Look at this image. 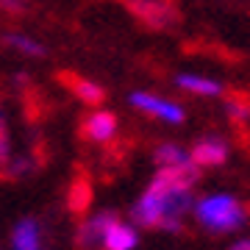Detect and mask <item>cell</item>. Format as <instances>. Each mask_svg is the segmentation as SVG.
I'll return each mask as SVG.
<instances>
[{
    "mask_svg": "<svg viewBox=\"0 0 250 250\" xmlns=\"http://www.w3.org/2000/svg\"><path fill=\"white\" fill-rule=\"evenodd\" d=\"M195 175L175 170H156L145 192L131 206V220L139 228L178 233L195 206Z\"/></svg>",
    "mask_w": 250,
    "mask_h": 250,
    "instance_id": "cell-1",
    "label": "cell"
},
{
    "mask_svg": "<svg viewBox=\"0 0 250 250\" xmlns=\"http://www.w3.org/2000/svg\"><path fill=\"white\" fill-rule=\"evenodd\" d=\"M192 214L197 225L208 233H231L248 223V206L228 192H208L203 197H195Z\"/></svg>",
    "mask_w": 250,
    "mask_h": 250,
    "instance_id": "cell-2",
    "label": "cell"
},
{
    "mask_svg": "<svg viewBox=\"0 0 250 250\" xmlns=\"http://www.w3.org/2000/svg\"><path fill=\"white\" fill-rule=\"evenodd\" d=\"M128 103H131V108H136L139 114L153 117V120H159V123H164V125H181L187 120V108L181 106L178 100L164 98L159 92L134 89L128 95Z\"/></svg>",
    "mask_w": 250,
    "mask_h": 250,
    "instance_id": "cell-3",
    "label": "cell"
},
{
    "mask_svg": "<svg viewBox=\"0 0 250 250\" xmlns=\"http://www.w3.org/2000/svg\"><path fill=\"white\" fill-rule=\"evenodd\" d=\"M81 134L92 145H108L114 142L117 134H120V123H117V117L108 108H92L89 114L83 117V123H81Z\"/></svg>",
    "mask_w": 250,
    "mask_h": 250,
    "instance_id": "cell-4",
    "label": "cell"
},
{
    "mask_svg": "<svg viewBox=\"0 0 250 250\" xmlns=\"http://www.w3.org/2000/svg\"><path fill=\"white\" fill-rule=\"evenodd\" d=\"M153 161H156V170H175V172H187V175L200 178V167L195 164L189 147H184L178 142H161L153 150Z\"/></svg>",
    "mask_w": 250,
    "mask_h": 250,
    "instance_id": "cell-5",
    "label": "cell"
},
{
    "mask_svg": "<svg viewBox=\"0 0 250 250\" xmlns=\"http://www.w3.org/2000/svg\"><path fill=\"white\" fill-rule=\"evenodd\" d=\"M125 3H128L131 14L147 28L161 31V28H170L175 22V9L167 0H125Z\"/></svg>",
    "mask_w": 250,
    "mask_h": 250,
    "instance_id": "cell-6",
    "label": "cell"
},
{
    "mask_svg": "<svg viewBox=\"0 0 250 250\" xmlns=\"http://www.w3.org/2000/svg\"><path fill=\"white\" fill-rule=\"evenodd\" d=\"M189 153H192V159H195V164L200 170H211V167H223L225 161H228L231 145L225 142L223 136L208 134V136H200V139L189 147Z\"/></svg>",
    "mask_w": 250,
    "mask_h": 250,
    "instance_id": "cell-7",
    "label": "cell"
},
{
    "mask_svg": "<svg viewBox=\"0 0 250 250\" xmlns=\"http://www.w3.org/2000/svg\"><path fill=\"white\" fill-rule=\"evenodd\" d=\"M103 250H136L139 248V225L134 220H120L114 217L103 236Z\"/></svg>",
    "mask_w": 250,
    "mask_h": 250,
    "instance_id": "cell-8",
    "label": "cell"
},
{
    "mask_svg": "<svg viewBox=\"0 0 250 250\" xmlns=\"http://www.w3.org/2000/svg\"><path fill=\"white\" fill-rule=\"evenodd\" d=\"M175 86L187 95H195V98H220L223 95V83L211 75H203V72H178L175 75Z\"/></svg>",
    "mask_w": 250,
    "mask_h": 250,
    "instance_id": "cell-9",
    "label": "cell"
},
{
    "mask_svg": "<svg viewBox=\"0 0 250 250\" xmlns=\"http://www.w3.org/2000/svg\"><path fill=\"white\" fill-rule=\"evenodd\" d=\"M11 250H45V233L36 217H22L11 231Z\"/></svg>",
    "mask_w": 250,
    "mask_h": 250,
    "instance_id": "cell-10",
    "label": "cell"
},
{
    "mask_svg": "<svg viewBox=\"0 0 250 250\" xmlns=\"http://www.w3.org/2000/svg\"><path fill=\"white\" fill-rule=\"evenodd\" d=\"M114 217H117L114 211H98V214L86 217L78 225V233H75V239H78L81 248H100L103 245V236H106V228L111 225Z\"/></svg>",
    "mask_w": 250,
    "mask_h": 250,
    "instance_id": "cell-11",
    "label": "cell"
},
{
    "mask_svg": "<svg viewBox=\"0 0 250 250\" xmlns=\"http://www.w3.org/2000/svg\"><path fill=\"white\" fill-rule=\"evenodd\" d=\"M3 45L9 47L11 53L22 56V59H42L47 56V47L31 34H22V31H9L3 34Z\"/></svg>",
    "mask_w": 250,
    "mask_h": 250,
    "instance_id": "cell-12",
    "label": "cell"
},
{
    "mask_svg": "<svg viewBox=\"0 0 250 250\" xmlns=\"http://www.w3.org/2000/svg\"><path fill=\"white\" fill-rule=\"evenodd\" d=\"M70 92L75 98L83 103V106H100L103 100H106V89H103V83H98L95 78H83V75H75L70 78Z\"/></svg>",
    "mask_w": 250,
    "mask_h": 250,
    "instance_id": "cell-13",
    "label": "cell"
},
{
    "mask_svg": "<svg viewBox=\"0 0 250 250\" xmlns=\"http://www.w3.org/2000/svg\"><path fill=\"white\" fill-rule=\"evenodd\" d=\"M34 170H36L34 156H20V153H14L11 161L3 167V175H9V178H25V175H31Z\"/></svg>",
    "mask_w": 250,
    "mask_h": 250,
    "instance_id": "cell-14",
    "label": "cell"
},
{
    "mask_svg": "<svg viewBox=\"0 0 250 250\" xmlns=\"http://www.w3.org/2000/svg\"><path fill=\"white\" fill-rule=\"evenodd\" d=\"M14 156V145H11V125H9V117L0 106V170L6 167Z\"/></svg>",
    "mask_w": 250,
    "mask_h": 250,
    "instance_id": "cell-15",
    "label": "cell"
},
{
    "mask_svg": "<svg viewBox=\"0 0 250 250\" xmlns=\"http://www.w3.org/2000/svg\"><path fill=\"white\" fill-rule=\"evenodd\" d=\"M225 114L233 123H250V100L245 98H228L225 100Z\"/></svg>",
    "mask_w": 250,
    "mask_h": 250,
    "instance_id": "cell-16",
    "label": "cell"
},
{
    "mask_svg": "<svg viewBox=\"0 0 250 250\" xmlns=\"http://www.w3.org/2000/svg\"><path fill=\"white\" fill-rule=\"evenodd\" d=\"M0 11H3V14H11V17L25 14L28 11V0H0Z\"/></svg>",
    "mask_w": 250,
    "mask_h": 250,
    "instance_id": "cell-17",
    "label": "cell"
},
{
    "mask_svg": "<svg viewBox=\"0 0 250 250\" xmlns=\"http://www.w3.org/2000/svg\"><path fill=\"white\" fill-rule=\"evenodd\" d=\"M228 250H250V239H236Z\"/></svg>",
    "mask_w": 250,
    "mask_h": 250,
    "instance_id": "cell-18",
    "label": "cell"
}]
</instances>
